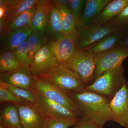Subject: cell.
Segmentation results:
<instances>
[{"instance_id": "6da1fadb", "label": "cell", "mask_w": 128, "mask_h": 128, "mask_svg": "<svg viewBox=\"0 0 128 128\" xmlns=\"http://www.w3.org/2000/svg\"><path fill=\"white\" fill-rule=\"evenodd\" d=\"M79 108L82 116L100 128L113 121L109 103L110 100L96 92L85 90L69 94Z\"/></svg>"}, {"instance_id": "7a4b0ae2", "label": "cell", "mask_w": 128, "mask_h": 128, "mask_svg": "<svg viewBox=\"0 0 128 128\" xmlns=\"http://www.w3.org/2000/svg\"><path fill=\"white\" fill-rule=\"evenodd\" d=\"M126 82L122 64L105 72L85 89L100 94L111 100Z\"/></svg>"}, {"instance_id": "3957f363", "label": "cell", "mask_w": 128, "mask_h": 128, "mask_svg": "<svg viewBox=\"0 0 128 128\" xmlns=\"http://www.w3.org/2000/svg\"><path fill=\"white\" fill-rule=\"evenodd\" d=\"M37 78L52 83L68 94L82 91L87 86L76 74L61 64Z\"/></svg>"}, {"instance_id": "277c9868", "label": "cell", "mask_w": 128, "mask_h": 128, "mask_svg": "<svg viewBox=\"0 0 128 128\" xmlns=\"http://www.w3.org/2000/svg\"><path fill=\"white\" fill-rule=\"evenodd\" d=\"M96 58V54L78 48L68 60L61 64L76 74L88 86L94 79Z\"/></svg>"}, {"instance_id": "5b68a950", "label": "cell", "mask_w": 128, "mask_h": 128, "mask_svg": "<svg viewBox=\"0 0 128 128\" xmlns=\"http://www.w3.org/2000/svg\"><path fill=\"white\" fill-rule=\"evenodd\" d=\"M32 89L50 100L65 107L82 116L79 108L69 94L52 83L41 78H34Z\"/></svg>"}, {"instance_id": "8992f818", "label": "cell", "mask_w": 128, "mask_h": 128, "mask_svg": "<svg viewBox=\"0 0 128 128\" xmlns=\"http://www.w3.org/2000/svg\"><path fill=\"white\" fill-rule=\"evenodd\" d=\"M79 31L78 29L54 41L48 42V45L50 51L57 57L60 64L68 60L78 48Z\"/></svg>"}, {"instance_id": "52a82bcc", "label": "cell", "mask_w": 128, "mask_h": 128, "mask_svg": "<svg viewBox=\"0 0 128 128\" xmlns=\"http://www.w3.org/2000/svg\"><path fill=\"white\" fill-rule=\"evenodd\" d=\"M121 28L117 24L110 21L105 24H92L79 31L78 48L84 50L108 34Z\"/></svg>"}, {"instance_id": "ba28073f", "label": "cell", "mask_w": 128, "mask_h": 128, "mask_svg": "<svg viewBox=\"0 0 128 128\" xmlns=\"http://www.w3.org/2000/svg\"><path fill=\"white\" fill-rule=\"evenodd\" d=\"M35 101L34 106L44 116L76 119L81 117L80 114L65 107L48 99L38 92L32 89Z\"/></svg>"}, {"instance_id": "9c48e42d", "label": "cell", "mask_w": 128, "mask_h": 128, "mask_svg": "<svg viewBox=\"0 0 128 128\" xmlns=\"http://www.w3.org/2000/svg\"><path fill=\"white\" fill-rule=\"evenodd\" d=\"M128 57V49L116 48L96 54L94 82L102 73L123 64Z\"/></svg>"}, {"instance_id": "30bf717a", "label": "cell", "mask_w": 128, "mask_h": 128, "mask_svg": "<svg viewBox=\"0 0 128 128\" xmlns=\"http://www.w3.org/2000/svg\"><path fill=\"white\" fill-rule=\"evenodd\" d=\"M113 121L128 128V82H127L110 100Z\"/></svg>"}, {"instance_id": "8fae6325", "label": "cell", "mask_w": 128, "mask_h": 128, "mask_svg": "<svg viewBox=\"0 0 128 128\" xmlns=\"http://www.w3.org/2000/svg\"><path fill=\"white\" fill-rule=\"evenodd\" d=\"M48 43L39 50L33 60L30 68L34 78L60 64L57 57L49 48Z\"/></svg>"}, {"instance_id": "7c38bea8", "label": "cell", "mask_w": 128, "mask_h": 128, "mask_svg": "<svg viewBox=\"0 0 128 128\" xmlns=\"http://www.w3.org/2000/svg\"><path fill=\"white\" fill-rule=\"evenodd\" d=\"M30 67L22 66L12 71L0 73V80L27 90H32L34 79Z\"/></svg>"}, {"instance_id": "4fadbf2b", "label": "cell", "mask_w": 128, "mask_h": 128, "mask_svg": "<svg viewBox=\"0 0 128 128\" xmlns=\"http://www.w3.org/2000/svg\"><path fill=\"white\" fill-rule=\"evenodd\" d=\"M33 31L29 26L13 30L0 36V52L15 50L28 39Z\"/></svg>"}, {"instance_id": "5bb4252c", "label": "cell", "mask_w": 128, "mask_h": 128, "mask_svg": "<svg viewBox=\"0 0 128 128\" xmlns=\"http://www.w3.org/2000/svg\"><path fill=\"white\" fill-rule=\"evenodd\" d=\"M16 104L22 128H41L44 117L33 105Z\"/></svg>"}, {"instance_id": "9a60e30c", "label": "cell", "mask_w": 128, "mask_h": 128, "mask_svg": "<svg viewBox=\"0 0 128 128\" xmlns=\"http://www.w3.org/2000/svg\"><path fill=\"white\" fill-rule=\"evenodd\" d=\"M125 33V28H121L106 35L85 49L93 54H98L112 49L118 48L122 41Z\"/></svg>"}, {"instance_id": "2e32d148", "label": "cell", "mask_w": 128, "mask_h": 128, "mask_svg": "<svg viewBox=\"0 0 128 128\" xmlns=\"http://www.w3.org/2000/svg\"><path fill=\"white\" fill-rule=\"evenodd\" d=\"M112 0H87L84 10L77 25L81 30L91 25L108 3Z\"/></svg>"}, {"instance_id": "e0dca14e", "label": "cell", "mask_w": 128, "mask_h": 128, "mask_svg": "<svg viewBox=\"0 0 128 128\" xmlns=\"http://www.w3.org/2000/svg\"><path fill=\"white\" fill-rule=\"evenodd\" d=\"M43 33L48 42L57 40L65 34L63 31L60 13L54 4L50 12Z\"/></svg>"}, {"instance_id": "ac0fdd59", "label": "cell", "mask_w": 128, "mask_h": 128, "mask_svg": "<svg viewBox=\"0 0 128 128\" xmlns=\"http://www.w3.org/2000/svg\"><path fill=\"white\" fill-rule=\"evenodd\" d=\"M54 5V0H38L36 11L30 26L33 31L43 32L50 12Z\"/></svg>"}, {"instance_id": "d6986e66", "label": "cell", "mask_w": 128, "mask_h": 128, "mask_svg": "<svg viewBox=\"0 0 128 128\" xmlns=\"http://www.w3.org/2000/svg\"><path fill=\"white\" fill-rule=\"evenodd\" d=\"M128 6V0H112L105 6L92 24H105L108 23L119 15Z\"/></svg>"}, {"instance_id": "ffe728a7", "label": "cell", "mask_w": 128, "mask_h": 128, "mask_svg": "<svg viewBox=\"0 0 128 128\" xmlns=\"http://www.w3.org/2000/svg\"><path fill=\"white\" fill-rule=\"evenodd\" d=\"M38 1V0H8L7 14L6 18L3 19L7 21L10 25L18 16L35 6Z\"/></svg>"}, {"instance_id": "44dd1931", "label": "cell", "mask_w": 128, "mask_h": 128, "mask_svg": "<svg viewBox=\"0 0 128 128\" xmlns=\"http://www.w3.org/2000/svg\"><path fill=\"white\" fill-rule=\"evenodd\" d=\"M1 122L8 128H22L16 104H12L1 110Z\"/></svg>"}, {"instance_id": "7402d4cb", "label": "cell", "mask_w": 128, "mask_h": 128, "mask_svg": "<svg viewBox=\"0 0 128 128\" xmlns=\"http://www.w3.org/2000/svg\"><path fill=\"white\" fill-rule=\"evenodd\" d=\"M22 66L16 58L14 50L1 52L0 73L12 71L19 68Z\"/></svg>"}, {"instance_id": "603a6c76", "label": "cell", "mask_w": 128, "mask_h": 128, "mask_svg": "<svg viewBox=\"0 0 128 128\" xmlns=\"http://www.w3.org/2000/svg\"><path fill=\"white\" fill-rule=\"evenodd\" d=\"M29 56L33 60L37 53L48 41L42 32L33 31L28 39Z\"/></svg>"}, {"instance_id": "cb8c5ba5", "label": "cell", "mask_w": 128, "mask_h": 128, "mask_svg": "<svg viewBox=\"0 0 128 128\" xmlns=\"http://www.w3.org/2000/svg\"><path fill=\"white\" fill-rule=\"evenodd\" d=\"M36 4L31 9L18 16L9 25L7 30L2 35L25 26H29L30 27L32 19L36 11Z\"/></svg>"}, {"instance_id": "d4e9b609", "label": "cell", "mask_w": 128, "mask_h": 128, "mask_svg": "<svg viewBox=\"0 0 128 128\" xmlns=\"http://www.w3.org/2000/svg\"><path fill=\"white\" fill-rule=\"evenodd\" d=\"M44 117V122L41 128H68L75 124L81 118L72 119L54 117Z\"/></svg>"}, {"instance_id": "484cf974", "label": "cell", "mask_w": 128, "mask_h": 128, "mask_svg": "<svg viewBox=\"0 0 128 128\" xmlns=\"http://www.w3.org/2000/svg\"><path fill=\"white\" fill-rule=\"evenodd\" d=\"M58 9L62 18L64 34H67L77 29V24L70 9L69 8H60Z\"/></svg>"}, {"instance_id": "4316f807", "label": "cell", "mask_w": 128, "mask_h": 128, "mask_svg": "<svg viewBox=\"0 0 128 128\" xmlns=\"http://www.w3.org/2000/svg\"><path fill=\"white\" fill-rule=\"evenodd\" d=\"M0 87L7 89L16 96L24 100L29 101L33 104L34 103L35 97L32 89L29 90L22 89L3 82L1 80H0Z\"/></svg>"}, {"instance_id": "83f0119b", "label": "cell", "mask_w": 128, "mask_h": 128, "mask_svg": "<svg viewBox=\"0 0 128 128\" xmlns=\"http://www.w3.org/2000/svg\"><path fill=\"white\" fill-rule=\"evenodd\" d=\"M28 39L15 49L14 52L16 58L22 66L30 67L33 60L28 54Z\"/></svg>"}, {"instance_id": "f1b7e54d", "label": "cell", "mask_w": 128, "mask_h": 128, "mask_svg": "<svg viewBox=\"0 0 128 128\" xmlns=\"http://www.w3.org/2000/svg\"><path fill=\"white\" fill-rule=\"evenodd\" d=\"M0 102H7L17 104L33 105L29 101L18 97L7 89L2 87H0Z\"/></svg>"}, {"instance_id": "f546056e", "label": "cell", "mask_w": 128, "mask_h": 128, "mask_svg": "<svg viewBox=\"0 0 128 128\" xmlns=\"http://www.w3.org/2000/svg\"><path fill=\"white\" fill-rule=\"evenodd\" d=\"M87 1V0H70L69 8L74 17L77 26Z\"/></svg>"}, {"instance_id": "4dcf8cb0", "label": "cell", "mask_w": 128, "mask_h": 128, "mask_svg": "<svg viewBox=\"0 0 128 128\" xmlns=\"http://www.w3.org/2000/svg\"><path fill=\"white\" fill-rule=\"evenodd\" d=\"M112 22L117 24L121 27H128V6L117 16L112 19Z\"/></svg>"}, {"instance_id": "1f68e13d", "label": "cell", "mask_w": 128, "mask_h": 128, "mask_svg": "<svg viewBox=\"0 0 128 128\" xmlns=\"http://www.w3.org/2000/svg\"><path fill=\"white\" fill-rule=\"evenodd\" d=\"M72 128H102L84 116L80 118Z\"/></svg>"}, {"instance_id": "d6a6232c", "label": "cell", "mask_w": 128, "mask_h": 128, "mask_svg": "<svg viewBox=\"0 0 128 128\" xmlns=\"http://www.w3.org/2000/svg\"><path fill=\"white\" fill-rule=\"evenodd\" d=\"M70 0H54V4L57 9L69 8Z\"/></svg>"}, {"instance_id": "836d02e7", "label": "cell", "mask_w": 128, "mask_h": 128, "mask_svg": "<svg viewBox=\"0 0 128 128\" xmlns=\"http://www.w3.org/2000/svg\"><path fill=\"white\" fill-rule=\"evenodd\" d=\"M125 28V33L124 38L118 48L128 49V27Z\"/></svg>"}, {"instance_id": "e575fe53", "label": "cell", "mask_w": 128, "mask_h": 128, "mask_svg": "<svg viewBox=\"0 0 128 128\" xmlns=\"http://www.w3.org/2000/svg\"><path fill=\"white\" fill-rule=\"evenodd\" d=\"M9 26V24L7 21L4 19H0V36L5 33Z\"/></svg>"}, {"instance_id": "d590c367", "label": "cell", "mask_w": 128, "mask_h": 128, "mask_svg": "<svg viewBox=\"0 0 128 128\" xmlns=\"http://www.w3.org/2000/svg\"><path fill=\"white\" fill-rule=\"evenodd\" d=\"M2 7H0V19H3L6 18L8 10L7 2Z\"/></svg>"}, {"instance_id": "8d00e7d4", "label": "cell", "mask_w": 128, "mask_h": 128, "mask_svg": "<svg viewBox=\"0 0 128 128\" xmlns=\"http://www.w3.org/2000/svg\"><path fill=\"white\" fill-rule=\"evenodd\" d=\"M8 0H0V7H2L7 2Z\"/></svg>"}, {"instance_id": "74e56055", "label": "cell", "mask_w": 128, "mask_h": 128, "mask_svg": "<svg viewBox=\"0 0 128 128\" xmlns=\"http://www.w3.org/2000/svg\"><path fill=\"white\" fill-rule=\"evenodd\" d=\"M0 128H8L7 127H6L5 125L3 124L2 122H0Z\"/></svg>"}, {"instance_id": "f35d334b", "label": "cell", "mask_w": 128, "mask_h": 128, "mask_svg": "<svg viewBox=\"0 0 128 128\" xmlns=\"http://www.w3.org/2000/svg\"></svg>"}]
</instances>
